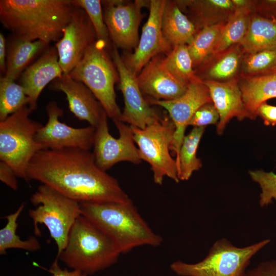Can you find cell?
<instances>
[{"instance_id":"cell-31","label":"cell","mask_w":276,"mask_h":276,"mask_svg":"<svg viewBox=\"0 0 276 276\" xmlns=\"http://www.w3.org/2000/svg\"><path fill=\"white\" fill-rule=\"evenodd\" d=\"M72 3L75 7L80 8L85 11L94 27L97 38L104 41L109 47L110 37L104 21L101 1L72 0Z\"/></svg>"},{"instance_id":"cell-23","label":"cell","mask_w":276,"mask_h":276,"mask_svg":"<svg viewBox=\"0 0 276 276\" xmlns=\"http://www.w3.org/2000/svg\"><path fill=\"white\" fill-rule=\"evenodd\" d=\"M243 51L252 54L276 49V18L251 16L245 35L240 42Z\"/></svg>"},{"instance_id":"cell-7","label":"cell","mask_w":276,"mask_h":276,"mask_svg":"<svg viewBox=\"0 0 276 276\" xmlns=\"http://www.w3.org/2000/svg\"><path fill=\"white\" fill-rule=\"evenodd\" d=\"M270 242L266 239L239 247L222 238L213 244L202 261L189 264L178 260L170 268L180 276H245L251 258Z\"/></svg>"},{"instance_id":"cell-20","label":"cell","mask_w":276,"mask_h":276,"mask_svg":"<svg viewBox=\"0 0 276 276\" xmlns=\"http://www.w3.org/2000/svg\"><path fill=\"white\" fill-rule=\"evenodd\" d=\"M208 88L212 101L219 114L217 133L221 134L226 124L234 117L239 120L248 118L241 89L237 80L220 82L203 81Z\"/></svg>"},{"instance_id":"cell-29","label":"cell","mask_w":276,"mask_h":276,"mask_svg":"<svg viewBox=\"0 0 276 276\" xmlns=\"http://www.w3.org/2000/svg\"><path fill=\"white\" fill-rule=\"evenodd\" d=\"M29 98L21 85L4 76L0 79V122L28 106Z\"/></svg>"},{"instance_id":"cell-28","label":"cell","mask_w":276,"mask_h":276,"mask_svg":"<svg viewBox=\"0 0 276 276\" xmlns=\"http://www.w3.org/2000/svg\"><path fill=\"white\" fill-rule=\"evenodd\" d=\"M164 63L169 72L187 86L200 78L193 70V61L187 44L174 47L165 56Z\"/></svg>"},{"instance_id":"cell-2","label":"cell","mask_w":276,"mask_h":276,"mask_svg":"<svg viewBox=\"0 0 276 276\" xmlns=\"http://www.w3.org/2000/svg\"><path fill=\"white\" fill-rule=\"evenodd\" d=\"M75 9L70 0H1L0 19L14 36L48 44L61 38Z\"/></svg>"},{"instance_id":"cell-27","label":"cell","mask_w":276,"mask_h":276,"mask_svg":"<svg viewBox=\"0 0 276 276\" xmlns=\"http://www.w3.org/2000/svg\"><path fill=\"white\" fill-rule=\"evenodd\" d=\"M25 208L22 203L13 213L3 217L7 219L6 225L0 230V254H6L9 249L16 248L30 251H36L41 248L38 240L34 236H30L28 239L22 240L16 234L18 224L17 220Z\"/></svg>"},{"instance_id":"cell-8","label":"cell","mask_w":276,"mask_h":276,"mask_svg":"<svg viewBox=\"0 0 276 276\" xmlns=\"http://www.w3.org/2000/svg\"><path fill=\"white\" fill-rule=\"evenodd\" d=\"M30 201L38 205L28 212L35 235H40L38 224H44L57 246V255H59L66 246L72 226L81 215L80 203L43 184L32 195Z\"/></svg>"},{"instance_id":"cell-17","label":"cell","mask_w":276,"mask_h":276,"mask_svg":"<svg viewBox=\"0 0 276 276\" xmlns=\"http://www.w3.org/2000/svg\"><path fill=\"white\" fill-rule=\"evenodd\" d=\"M164 54L152 58L136 76L141 90L147 100L168 101L181 97L188 86L167 70Z\"/></svg>"},{"instance_id":"cell-22","label":"cell","mask_w":276,"mask_h":276,"mask_svg":"<svg viewBox=\"0 0 276 276\" xmlns=\"http://www.w3.org/2000/svg\"><path fill=\"white\" fill-rule=\"evenodd\" d=\"M239 84L249 119L257 117L262 103L276 98V73L248 77Z\"/></svg>"},{"instance_id":"cell-5","label":"cell","mask_w":276,"mask_h":276,"mask_svg":"<svg viewBox=\"0 0 276 276\" xmlns=\"http://www.w3.org/2000/svg\"><path fill=\"white\" fill-rule=\"evenodd\" d=\"M108 47L104 41L97 39L87 48L83 58L69 75L90 89L108 117L119 120L122 112L116 102L114 85L120 81V78L107 52Z\"/></svg>"},{"instance_id":"cell-6","label":"cell","mask_w":276,"mask_h":276,"mask_svg":"<svg viewBox=\"0 0 276 276\" xmlns=\"http://www.w3.org/2000/svg\"><path fill=\"white\" fill-rule=\"evenodd\" d=\"M32 111L27 106L0 122L1 161L27 182L30 161L37 152L44 149L35 139L42 125L29 118Z\"/></svg>"},{"instance_id":"cell-37","label":"cell","mask_w":276,"mask_h":276,"mask_svg":"<svg viewBox=\"0 0 276 276\" xmlns=\"http://www.w3.org/2000/svg\"><path fill=\"white\" fill-rule=\"evenodd\" d=\"M17 176L13 169L6 163L0 162V180L13 190L18 189Z\"/></svg>"},{"instance_id":"cell-30","label":"cell","mask_w":276,"mask_h":276,"mask_svg":"<svg viewBox=\"0 0 276 276\" xmlns=\"http://www.w3.org/2000/svg\"><path fill=\"white\" fill-rule=\"evenodd\" d=\"M223 26L218 23L204 26L187 44L193 67L200 65L211 54Z\"/></svg>"},{"instance_id":"cell-19","label":"cell","mask_w":276,"mask_h":276,"mask_svg":"<svg viewBox=\"0 0 276 276\" xmlns=\"http://www.w3.org/2000/svg\"><path fill=\"white\" fill-rule=\"evenodd\" d=\"M63 74L55 47L47 49L25 69L21 74V85L29 98L28 107L32 111L36 109L38 99L45 86Z\"/></svg>"},{"instance_id":"cell-15","label":"cell","mask_w":276,"mask_h":276,"mask_svg":"<svg viewBox=\"0 0 276 276\" xmlns=\"http://www.w3.org/2000/svg\"><path fill=\"white\" fill-rule=\"evenodd\" d=\"M166 0H151L149 14L142 29L141 38L133 53L122 57L126 66L137 76L155 56L166 55L172 47L165 39L162 31V18Z\"/></svg>"},{"instance_id":"cell-18","label":"cell","mask_w":276,"mask_h":276,"mask_svg":"<svg viewBox=\"0 0 276 276\" xmlns=\"http://www.w3.org/2000/svg\"><path fill=\"white\" fill-rule=\"evenodd\" d=\"M50 87L65 94L70 110L77 118L97 127L104 109L84 84L73 79L69 74H63L53 81Z\"/></svg>"},{"instance_id":"cell-9","label":"cell","mask_w":276,"mask_h":276,"mask_svg":"<svg viewBox=\"0 0 276 276\" xmlns=\"http://www.w3.org/2000/svg\"><path fill=\"white\" fill-rule=\"evenodd\" d=\"M130 126L142 160L150 165L154 182L162 185L168 177L179 182L176 162L170 152L175 126L168 114L144 129Z\"/></svg>"},{"instance_id":"cell-33","label":"cell","mask_w":276,"mask_h":276,"mask_svg":"<svg viewBox=\"0 0 276 276\" xmlns=\"http://www.w3.org/2000/svg\"><path fill=\"white\" fill-rule=\"evenodd\" d=\"M249 175L261 188L259 204L261 207L268 205L274 199L276 201V174L262 170L250 171Z\"/></svg>"},{"instance_id":"cell-11","label":"cell","mask_w":276,"mask_h":276,"mask_svg":"<svg viewBox=\"0 0 276 276\" xmlns=\"http://www.w3.org/2000/svg\"><path fill=\"white\" fill-rule=\"evenodd\" d=\"M105 7L104 19L113 44L126 50L137 46L139 28L143 18L142 9L149 8L150 1H101Z\"/></svg>"},{"instance_id":"cell-41","label":"cell","mask_w":276,"mask_h":276,"mask_svg":"<svg viewBox=\"0 0 276 276\" xmlns=\"http://www.w3.org/2000/svg\"><path fill=\"white\" fill-rule=\"evenodd\" d=\"M7 52L6 39L2 33H0V70L5 74L6 69Z\"/></svg>"},{"instance_id":"cell-3","label":"cell","mask_w":276,"mask_h":276,"mask_svg":"<svg viewBox=\"0 0 276 276\" xmlns=\"http://www.w3.org/2000/svg\"><path fill=\"white\" fill-rule=\"evenodd\" d=\"M81 214L103 232L121 254L135 247L158 246L163 240L142 218L132 202L80 203Z\"/></svg>"},{"instance_id":"cell-26","label":"cell","mask_w":276,"mask_h":276,"mask_svg":"<svg viewBox=\"0 0 276 276\" xmlns=\"http://www.w3.org/2000/svg\"><path fill=\"white\" fill-rule=\"evenodd\" d=\"M204 129V127H195L183 138L175 159L179 180H188L193 172L202 166L201 160L197 156V151Z\"/></svg>"},{"instance_id":"cell-24","label":"cell","mask_w":276,"mask_h":276,"mask_svg":"<svg viewBox=\"0 0 276 276\" xmlns=\"http://www.w3.org/2000/svg\"><path fill=\"white\" fill-rule=\"evenodd\" d=\"M48 45L39 40L31 41L14 36L8 48L4 76L15 80L22 74L31 61L44 51Z\"/></svg>"},{"instance_id":"cell-14","label":"cell","mask_w":276,"mask_h":276,"mask_svg":"<svg viewBox=\"0 0 276 276\" xmlns=\"http://www.w3.org/2000/svg\"><path fill=\"white\" fill-rule=\"evenodd\" d=\"M150 105L164 108L175 126L170 147L176 158L185 136V131L196 111L207 103H212L208 88L200 78L191 82L181 97L172 100H147Z\"/></svg>"},{"instance_id":"cell-10","label":"cell","mask_w":276,"mask_h":276,"mask_svg":"<svg viewBox=\"0 0 276 276\" xmlns=\"http://www.w3.org/2000/svg\"><path fill=\"white\" fill-rule=\"evenodd\" d=\"M107 118L104 110L96 127L93 154L97 165L106 171L121 162L140 164L142 160L131 127L119 120H112L119 133V137L115 138L109 132Z\"/></svg>"},{"instance_id":"cell-39","label":"cell","mask_w":276,"mask_h":276,"mask_svg":"<svg viewBox=\"0 0 276 276\" xmlns=\"http://www.w3.org/2000/svg\"><path fill=\"white\" fill-rule=\"evenodd\" d=\"M58 259L55 258L50 268L47 270L52 276H87V275L80 270L73 269L68 270L66 268L62 269L58 264Z\"/></svg>"},{"instance_id":"cell-36","label":"cell","mask_w":276,"mask_h":276,"mask_svg":"<svg viewBox=\"0 0 276 276\" xmlns=\"http://www.w3.org/2000/svg\"><path fill=\"white\" fill-rule=\"evenodd\" d=\"M245 276H276V260L261 262L255 268L247 270Z\"/></svg>"},{"instance_id":"cell-34","label":"cell","mask_w":276,"mask_h":276,"mask_svg":"<svg viewBox=\"0 0 276 276\" xmlns=\"http://www.w3.org/2000/svg\"><path fill=\"white\" fill-rule=\"evenodd\" d=\"M244 63L248 74H263L276 63V49L267 50L249 54Z\"/></svg>"},{"instance_id":"cell-40","label":"cell","mask_w":276,"mask_h":276,"mask_svg":"<svg viewBox=\"0 0 276 276\" xmlns=\"http://www.w3.org/2000/svg\"><path fill=\"white\" fill-rule=\"evenodd\" d=\"M259 10L271 18H276V0L262 1L259 5Z\"/></svg>"},{"instance_id":"cell-42","label":"cell","mask_w":276,"mask_h":276,"mask_svg":"<svg viewBox=\"0 0 276 276\" xmlns=\"http://www.w3.org/2000/svg\"><path fill=\"white\" fill-rule=\"evenodd\" d=\"M236 9L250 6L251 2L246 0H232Z\"/></svg>"},{"instance_id":"cell-12","label":"cell","mask_w":276,"mask_h":276,"mask_svg":"<svg viewBox=\"0 0 276 276\" xmlns=\"http://www.w3.org/2000/svg\"><path fill=\"white\" fill-rule=\"evenodd\" d=\"M111 56L119 73V88L124 101V108L119 120L140 129L159 121L162 117L150 106L141 90L136 76L126 66L114 44Z\"/></svg>"},{"instance_id":"cell-1","label":"cell","mask_w":276,"mask_h":276,"mask_svg":"<svg viewBox=\"0 0 276 276\" xmlns=\"http://www.w3.org/2000/svg\"><path fill=\"white\" fill-rule=\"evenodd\" d=\"M28 182L36 180L79 203L131 201L118 180L101 169L89 150L43 149L27 169Z\"/></svg>"},{"instance_id":"cell-25","label":"cell","mask_w":276,"mask_h":276,"mask_svg":"<svg viewBox=\"0 0 276 276\" xmlns=\"http://www.w3.org/2000/svg\"><path fill=\"white\" fill-rule=\"evenodd\" d=\"M251 11L250 6L234 10L221 28L211 53L222 54L232 45L240 43L246 33Z\"/></svg>"},{"instance_id":"cell-32","label":"cell","mask_w":276,"mask_h":276,"mask_svg":"<svg viewBox=\"0 0 276 276\" xmlns=\"http://www.w3.org/2000/svg\"><path fill=\"white\" fill-rule=\"evenodd\" d=\"M222 54L208 71V74L211 78L216 80L229 79L238 70L240 59L239 50L234 48Z\"/></svg>"},{"instance_id":"cell-21","label":"cell","mask_w":276,"mask_h":276,"mask_svg":"<svg viewBox=\"0 0 276 276\" xmlns=\"http://www.w3.org/2000/svg\"><path fill=\"white\" fill-rule=\"evenodd\" d=\"M161 27L165 39L172 48L188 44L197 33L195 24L182 13L175 1H166Z\"/></svg>"},{"instance_id":"cell-13","label":"cell","mask_w":276,"mask_h":276,"mask_svg":"<svg viewBox=\"0 0 276 276\" xmlns=\"http://www.w3.org/2000/svg\"><path fill=\"white\" fill-rule=\"evenodd\" d=\"M47 123L37 131L35 139L44 149L58 150L76 148L89 150L93 147L96 128H74L62 123L63 110L54 101L46 106Z\"/></svg>"},{"instance_id":"cell-43","label":"cell","mask_w":276,"mask_h":276,"mask_svg":"<svg viewBox=\"0 0 276 276\" xmlns=\"http://www.w3.org/2000/svg\"><path fill=\"white\" fill-rule=\"evenodd\" d=\"M274 73H276V63L272 67H271L270 68H269L266 72L262 74H267Z\"/></svg>"},{"instance_id":"cell-38","label":"cell","mask_w":276,"mask_h":276,"mask_svg":"<svg viewBox=\"0 0 276 276\" xmlns=\"http://www.w3.org/2000/svg\"><path fill=\"white\" fill-rule=\"evenodd\" d=\"M257 115H259L262 118L265 125H276L275 106L271 105L266 102H264L258 107Z\"/></svg>"},{"instance_id":"cell-35","label":"cell","mask_w":276,"mask_h":276,"mask_svg":"<svg viewBox=\"0 0 276 276\" xmlns=\"http://www.w3.org/2000/svg\"><path fill=\"white\" fill-rule=\"evenodd\" d=\"M219 113L213 103H207L199 107L192 117L189 126L205 127L210 124H218Z\"/></svg>"},{"instance_id":"cell-16","label":"cell","mask_w":276,"mask_h":276,"mask_svg":"<svg viewBox=\"0 0 276 276\" xmlns=\"http://www.w3.org/2000/svg\"><path fill=\"white\" fill-rule=\"evenodd\" d=\"M86 12L75 7L72 17L56 42L59 63L63 74H69L83 58L87 48L97 39Z\"/></svg>"},{"instance_id":"cell-4","label":"cell","mask_w":276,"mask_h":276,"mask_svg":"<svg viewBox=\"0 0 276 276\" xmlns=\"http://www.w3.org/2000/svg\"><path fill=\"white\" fill-rule=\"evenodd\" d=\"M120 254L112 241L81 214L70 230L65 247L56 258L88 275L113 265Z\"/></svg>"}]
</instances>
